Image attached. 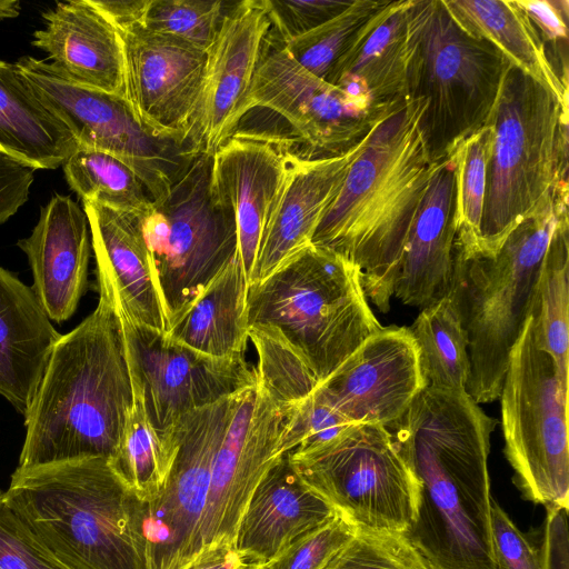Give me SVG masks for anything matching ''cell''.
I'll list each match as a JSON object with an SVG mask.
<instances>
[{"mask_svg":"<svg viewBox=\"0 0 569 569\" xmlns=\"http://www.w3.org/2000/svg\"><path fill=\"white\" fill-rule=\"evenodd\" d=\"M496 425L466 390L426 387L389 429L419 485L405 536L430 569H495L488 458Z\"/></svg>","mask_w":569,"mask_h":569,"instance_id":"cell-1","label":"cell"},{"mask_svg":"<svg viewBox=\"0 0 569 569\" xmlns=\"http://www.w3.org/2000/svg\"><path fill=\"white\" fill-rule=\"evenodd\" d=\"M433 169L416 109L402 100L368 134L313 234V246L359 268L365 295L381 312L390 309L402 248Z\"/></svg>","mask_w":569,"mask_h":569,"instance_id":"cell-2","label":"cell"},{"mask_svg":"<svg viewBox=\"0 0 569 569\" xmlns=\"http://www.w3.org/2000/svg\"><path fill=\"white\" fill-rule=\"evenodd\" d=\"M133 388L119 318L102 295L73 330L61 335L27 416L19 466L89 458L109 460L122 437Z\"/></svg>","mask_w":569,"mask_h":569,"instance_id":"cell-3","label":"cell"},{"mask_svg":"<svg viewBox=\"0 0 569 569\" xmlns=\"http://www.w3.org/2000/svg\"><path fill=\"white\" fill-rule=\"evenodd\" d=\"M6 496L68 569H146L140 500L107 459L17 468Z\"/></svg>","mask_w":569,"mask_h":569,"instance_id":"cell-4","label":"cell"},{"mask_svg":"<svg viewBox=\"0 0 569 569\" xmlns=\"http://www.w3.org/2000/svg\"><path fill=\"white\" fill-rule=\"evenodd\" d=\"M568 182L558 183L508 234L495 256L453 248L449 296L468 339L466 391L478 403L500 397L509 356L529 318L545 253L568 213Z\"/></svg>","mask_w":569,"mask_h":569,"instance_id":"cell-5","label":"cell"},{"mask_svg":"<svg viewBox=\"0 0 569 569\" xmlns=\"http://www.w3.org/2000/svg\"><path fill=\"white\" fill-rule=\"evenodd\" d=\"M511 66L491 43L453 20L442 0H412L407 12L403 99L432 166L482 129Z\"/></svg>","mask_w":569,"mask_h":569,"instance_id":"cell-6","label":"cell"},{"mask_svg":"<svg viewBox=\"0 0 569 569\" xmlns=\"http://www.w3.org/2000/svg\"><path fill=\"white\" fill-rule=\"evenodd\" d=\"M247 321L248 328L282 338L319 383L382 328L368 303L359 268L313 244L249 284Z\"/></svg>","mask_w":569,"mask_h":569,"instance_id":"cell-7","label":"cell"},{"mask_svg":"<svg viewBox=\"0 0 569 569\" xmlns=\"http://www.w3.org/2000/svg\"><path fill=\"white\" fill-rule=\"evenodd\" d=\"M487 124L493 141L476 254L495 256L516 226L568 182V107L511 64Z\"/></svg>","mask_w":569,"mask_h":569,"instance_id":"cell-8","label":"cell"},{"mask_svg":"<svg viewBox=\"0 0 569 569\" xmlns=\"http://www.w3.org/2000/svg\"><path fill=\"white\" fill-rule=\"evenodd\" d=\"M288 456L302 480L356 529L401 535L410 529L419 485L388 428L351 425Z\"/></svg>","mask_w":569,"mask_h":569,"instance_id":"cell-9","label":"cell"},{"mask_svg":"<svg viewBox=\"0 0 569 569\" xmlns=\"http://www.w3.org/2000/svg\"><path fill=\"white\" fill-rule=\"evenodd\" d=\"M568 387L535 343L528 318L509 356L501 425L513 483L545 508H569Z\"/></svg>","mask_w":569,"mask_h":569,"instance_id":"cell-10","label":"cell"},{"mask_svg":"<svg viewBox=\"0 0 569 569\" xmlns=\"http://www.w3.org/2000/svg\"><path fill=\"white\" fill-rule=\"evenodd\" d=\"M211 156L200 153L168 197L139 217L169 326L238 254L234 218L210 190Z\"/></svg>","mask_w":569,"mask_h":569,"instance_id":"cell-11","label":"cell"},{"mask_svg":"<svg viewBox=\"0 0 569 569\" xmlns=\"http://www.w3.org/2000/svg\"><path fill=\"white\" fill-rule=\"evenodd\" d=\"M17 64L78 146L104 151L129 166L154 203L168 197L200 154L192 141L163 137L144 126L124 96L79 84L51 62L30 56Z\"/></svg>","mask_w":569,"mask_h":569,"instance_id":"cell-12","label":"cell"},{"mask_svg":"<svg viewBox=\"0 0 569 569\" xmlns=\"http://www.w3.org/2000/svg\"><path fill=\"white\" fill-rule=\"evenodd\" d=\"M240 392L184 415L168 431V477L159 495L139 508L146 569H186L197 558L214 457Z\"/></svg>","mask_w":569,"mask_h":569,"instance_id":"cell-13","label":"cell"},{"mask_svg":"<svg viewBox=\"0 0 569 569\" xmlns=\"http://www.w3.org/2000/svg\"><path fill=\"white\" fill-rule=\"evenodd\" d=\"M401 101L377 104L351 96L303 69L279 47L257 68L237 123L254 108L274 111L292 127L302 159H330L357 148Z\"/></svg>","mask_w":569,"mask_h":569,"instance_id":"cell-14","label":"cell"},{"mask_svg":"<svg viewBox=\"0 0 569 569\" xmlns=\"http://www.w3.org/2000/svg\"><path fill=\"white\" fill-rule=\"evenodd\" d=\"M119 321L132 387L162 439L184 415L233 396L258 380L257 370L244 355L213 358L164 332L123 318Z\"/></svg>","mask_w":569,"mask_h":569,"instance_id":"cell-15","label":"cell"},{"mask_svg":"<svg viewBox=\"0 0 569 569\" xmlns=\"http://www.w3.org/2000/svg\"><path fill=\"white\" fill-rule=\"evenodd\" d=\"M283 420L284 411L258 380L240 392L233 417L214 457L199 526L198 556L219 545H234L252 492L282 456Z\"/></svg>","mask_w":569,"mask_h":569,"instance_id":"cell-16","label":"cell"},{"mask_svg":"<svg viewBox=\"0 0 569 569\" xmlns=\"http://www.w3.org/2000/svg\"><path fill=\"white\" fill-rule=\"evenodd\" d=\"M119 32L123 46L124 97L139 119L160 136L192 141L190 131L207 52L141 24Z\"/></svg>","mask_w":569,"mask_h":569,"instance_id":"cell-17","label":"cell"},{"mask_svg":"<svg viewBox=\"0 0 569 569\" xmlns=\"http://www.w3.org/2000/svg\"><path fill=\"white\" fill-rule=\"evenodd\" d=\"M426 387L409 329L382 327L317 388L352 425L390 429Z\"/></svg>","mask_w":569,"mask_h":569,"instance_id":"cell-18","label":"cell"},{"mask_svg":"<svg viewBox=\"0 0 569 569\" xmlns=\"http://www.w3.org/2000/svg\"><path fill=\"white\" fill-rule=\"evenodd\" d=\"M299 158L273 140L253 134H232L211 154V196L234 218L238 256L248 282Z\"/></svg>","mask_w":569,"mask_h":569,"instance_id":"cell-19","label":"cell"},{"mask_svg":"<svg viewBox=\"0 0 569 569\" xmlns=\"http://www.w3.org/2000/svg\"><path fill=\"white\" fill-rule=\"evenodd\" d=\"M270 21L262 0L231 3L207 51L201 93L190 138L212 154L236 131L237 112L266 56Z\"/></svg>","mask_w":569,"mask_h":569,"instance_id":"cell-20","label":"cell"},{"mask_svg":"<svg viewBox=\"0 0 569 569\" xmlns=\"http://www.w3.org/2000/svg\"><path fill=\"white\" fill-rule=\"evenodd\" d=\"M96 259L99 295L117 316L167 333L169 321L138 216L82 201Z\"/></svg>","mask_w":569,"mask_h":569,"instance_id":"cell-21","label":"cell"},{"mask_svg":"<svg viewBox=\"0 0 569 569\" xmlns=\"http://www.w3.org/2000/svg\"><path fill=\"white\" fill-rule=\"evenodd\" d=\"M17 246L26 253L32 289L51 321L62 323L76 312L87 290L91 234L83 207L56 193L40 208L39 220Z\"/></svg>","mask_w":569,"mask_h":569,"instance_id":"cell-22","label":"cell"},{"mask_svg":"<svg viewBox=\"0 0 569 569\" xmlns=\"http://www.w3.org/2000/svg\"><path fill=\"white\" fill-rule=\"evenodd\" d=\"M456 233V176L451 157L435 166L402 248L393 296L420 309L447 296Z\"/></svg>","mask_w":569,"mask_h":569,"instance_id":"cell-23","label":"cell"},{"mask_svg":"<svg viewBox=\"0 0 569 569\" xmlns=\"http://www.w3.org/2000/svg\"><path fill=\"white\" fill-rule=\"evenodd\" d=\"M31 44L74 82L124 96L123 46L119 30L90 0L57 2L42 13Z\"/></svg>","mask_w":569,"mask_h":569,"instance_id":"cell-24","label":"cell"},{"mask_svg":"<svg viewBox=\"0 0 569 569\" xmlns=\"http://www.w3.org/2000/svg\"><path fill=\"white\" fill-rule=\"evenodd\" d=\"M337 512L311 489L283 453L257 485L234 546L247 563L266 566L303 533Z\"/></svg>","mask_w":569,"mask_h":569,"instance_id":"cell-25","label":"cell"},{"mask_svg":"<svg viewBox=\"0 0 569 569\" xmlns=\"http://www.w3.org/2000/svg\"><path fill=\"white\" fill-rule=\"evenodd\" d=\"M366 139L341 157L297 160L263 234L249 284L269 277L312 244L325 211L339 192L349 166Z\"/></svg>","mask_w":569,"mask_h":569,"instance_id":"cell-26","label":"cell"},{"mask_svg":"<svg viewBox=\"0 0 569 569\" xmlns=\"http://www.w3.org/2000/svg\"><path fill=\"white\" fill-rule=\"evenodd\" d=\"M60 337L33 289L0 266V396L23 417Z\"/></svg>","mask_w":569,"mask_h":569,"instance_id":"cell-27","label":"cell"},{"mask_svg":"<svg viewBox=\"0 0 569 569\" xmlns=\"http://www.w3.org/2000/svg\"><path fill=\"white\" fill-rule=\"evenodd\" d=\"M411 1H390L363 27L325 81L377 104L403 100L407 12Z\"/></svg>","mask_w":569,"mask_h":569,"instance_id":"cell-28","label":"cell"},{"mask_svg":"<svg viewBox=\"0 0 569 569\" xmlns=\"http://www.w3.org/2000/svg\"><path fill=\"white\" fill-rule=\"evenodd\" d=\"M77 148L72 132L40 100L17 62L0 60V154L52 170Z\"/></svg>","mask_w":569,"mask_h":569,"instance_id":"cell-29","label":"cell"},{"mask_svg":"<svg viewBox=\"0 0 569 569\" xmlns=\"http://www.w3.org/2000/svg\"><path fill=\"white\" fill-rule=\"evenodd\" d=\"M249 282L237 254L206 287L167 336L213 358L244 355L248 337Z\"/></svg>","mask_w":569,"mask_h":569,"instance_id":"cell-30","label":"cell"},{"mask_svg":"<svg viewBox=\"0 0 569 569\" xmlns=\"http://www.w3.org/2000/svg\"><path fill=\"white\" fill-rule=\"evenodd\" d=\"M469 36L495 46L509 62L547 86L568 107V89L553 74L542 44L518 0H442Z\"/></svg>","mask_w":569,"mask_h":569,"instance_id":"cell-31","label":"cell"},{"mask_svg":"<svg viewBox=\"0 0 569 569\" xmlns=\"http://www.w3.org/2000/svg\"><path fill=\"white\" fill-rule=\"evenodd\" d=\"M529 319L535 343L553 359L559 377L568 383V213L560 218L549 241L535 287Z\"/></svg>","mask_w":569,"mask_h":569,"instance_id":"cell-32","label":"cell"},{"mask_svg":"<svg viewBox=\"0 0 569 569\" xmlns=\"http://www.w3.org/2000/svg\"><path fill=\"white\" fill-rule=\"evenodd\" d=\"M408 329L418 347L427 387L466 390L470 368L468 339L450 296L421 309Z\"/></svg>","mask_w":569,"mask_h":569,"instance_id":"cell-33","label":"cell"},{"mask_svg":"<svg viewBox=\"0 0 569 569\" xmlns=\"http://www.w3.org/2000/svg\"><path fill=\"white\" fill-rule=\"evenodd\" d=\"M69 187L82 201L143 217L154 206L143 181L124 162L101 150L80 147L62 164Z\"/></svg>","mask_w":569,"mask_h":569,"instance_id":"cell-34","label":"cell"},{"mask_svg":"<svg viewBox=\"0 0 569 569\" xmlns=\"http://www.w3.org/2000/svg\"><path fill=\"white\" fill-rule=\"evenodd\" d=\"M172 456L169 435L164 439L158 435L147 417L140 395L133 389L132 408L109 465L141 502H148L163 488Z\"/></svg>","mask_w":569,"mask_h":569,"instance_id":"cell-35","label":"cell"},{"mask_svg":"<svg viewBox=\"0 0 569 569\" xmlns=\"http://www.w3.org/2000/svg\"><path fill=\"white\" fill-rule=\"evenodd\" d=\"M493 129L486 124L453 152L456 176V240L463 254H476L486 193V171Z\"/></svg>","mask_w":569,"mask_h":569,"instance_id":"cell-36","label":"cell"},{"mask_svg":"<svg viewBox=\"0 0 569 569\" xmlns=\"http://www.w3.org/2000/svg\"><path fill=\"white\" fill-rule=\"evenodd\" d=\"M389 2L353 0L335 18L281 47L303 69L325 80L363 27Z\"/></svg>","mask_w":569,"mask_h":569,"instance_id":"cell-37","label":"cell"},{"mask_svg":"<svg viewBox=\"0 0 569 569\" xmlns=\"http://www.w3.org/2000/svg\"><path fill=\"white\" fill-rule=\"evenodd\" d=\"M248 337L258 353V381L282 410L315 391L317 378L282 338L261 328H248Z\"/></svg>","mask_w":569,"mask_h":569,"instance_id":"cell-38","label":"cell"},{"mask_svg":"<svg viewBox=\"0 0 569 569\" xmlns=\"http://www.w3.org/2000/svg\"><path fill=\"white\" fill-rule=\"evenodd\" d=\"M223 1L148 0L141 26L208 51L228 10Z\"/></svg>","mask_w":569,"mask_h":569,"instance_id":"cell-39","label":"cell"},{"mask_svg":"<svg viewBox=\"0 0 569 569\" xmlns=\"http://www.w3.org/2000/svg\"><path fill=\"white\" fill-rule=\"evenodd\" d=\"M323 569H430L401 533L356 529Z\"/></svg>","mask_w":569,"mask_h":569,"instance_id":"cell-40","label":"cell"},{"mask_svg":"<svg viewBox=\"0 0 569 569\" xmlns=\"http://www.w3.org/2000/svg\"><path fill=\"white\" fill-rule=\"evenodd\" d=\"M283 411L281 455L320 445L352 425L318 388Z\"/></svg>","mask_w":569,"mask_h":569,"instance_id":"cell-41","label":"cell"},{"mask_svg":"<svg viewBox=\"0 0 569 569\" xmlns=\"http://www.w3.org/2000/svg\"><path fill=\"white\" fill-rule=\"evenodd\" d=\"M356 528L336 513L290 543L266 565L267 569H323L355 535Z\"/></svg>","mask_w":569,"mask_h":569,"instance_id":"cell-42","label":"cell"},{"mask_svg":"<svg viewBox=\"0 0 569 569\" xmlns=\"http://www.w3.org/2000/svg\"><path fill=\"white\" fill-rule=\"evenodd\" d=\"M0 569H68L42 545L1 490Z\"/></svg>","mask_w":569,"mask_h":569,"instance_id":"cell-43","label":"cell"},{"mask_svg":"<svg viewBox=\"0 0 569 569\" xmlns=\"http://www.w3.org/2000/svg\"><path fill=\"white\" fill-rule=\"evenodd\" d=\"M518 2L531 21L553 74L568 89L569 2L567 0Z\"/></svg>","mask_w":569,"mask_h":569,"instance_id":"cell-44","label":"cell"},{"mask_svg":"<svg viewBox=\"0 0 569 569\" xmlns=\"http://www.w3.org/2000/svg\"><path fill=\"white\" fill-rule=\"evenodd\" d=\"M353 0H262L281 43L302 36L347 9Z\"/></svg>","mask_w":569,"mask_h":569,"instance_id":"cell-45","label":"cell"},{"mask_svg":"<svg viewBox=\"0 0 569 569\" xmlns=\"http://www.w3.org/2000/svg\"><path fill=\"white\" fill-rule=\"evenodd\" d=\"M491 540L495 569H541L539 548L495 499L491 506Z\"/></svg>","mask_w":569,"mask_h":569,"instance_id":"cell-46","label":"cell"},{"mask_svg":"<svg viewBox=\"0 0 569 569\" xmlns=\"http://www.w3.org/2000/svg\"><path fill=\"white\" fill-rule=\"evenodd\" d=\"M36 169L0 154V224L28 201Z\"/></svg>","mask_w":569,"mask_h":569,"instance_id":"cell-47","label":"cell"},{"mask_svg":"<svg viewBox=\"0 0 569 569\" xmlns=\"http://www.w3.org/2000/svg\"><path fill=\"white\" fill-rule=\"evenodd\" d=\"M539 553L541 569H569L568 509L546 508Z\"/></svg>","mask_w":569,"mask_h":569,"instance_id":"cell-48","label":"cell"},{"mask_svg":"<svg viewBox=\"0 0 569 569\" xmlns=\"http://www.w3.org/2000/svg\"><path fill=\"white\" fill-rule=\"evenodd\" d=\"M118 30L141 24L148 0H90Z\"/></svg>","mask_w":569,"mask_h":569,"instance_id":"cell-49","label":"cell"},{"mask_svg":"<svg viewBox=\"0 0 569 569\" xmlns=\"http://www.w3.org/2000/svg\"><path fill=\"white\" fill-rule=\"evenodd\" d=\"M246 566L234 545H219L201 552L186 569H244Z\"/></svg>","mask_w":569,"mask_h":569,"instance_id":"cell-50","label":"cell"},{"mask_svg":"<svg viewBox=\"0 0 569 569\" xmlns=\"http://www.w3.org/2000/svg\"><path fill=\"white\" fill-rule=\"evenodd\" d=\"M20 1L0 0V19L17 18L20 14Z\"/></svg>","mask_w":569,"mask_h":569,"instance_id":"cell-51","label":"cell"},{"mask_svg":"<svg viewBox=\"0 0 569 569\" xmlns=\"http://www.w3.org/2000/svg\"><path fill=\"white\" fill-rule=\"evenodd\" d=\"M244 569H267L263 565L247 563Z\"/></svg>","mask_w":569,"mask_h":569,"instance_id":"cell-52","label":"cell"}]
</instances>
